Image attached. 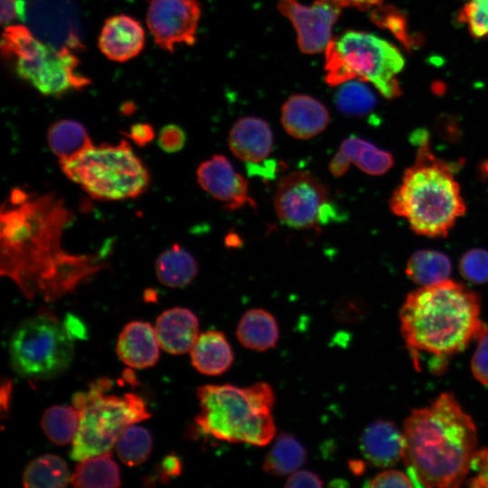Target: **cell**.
<instances>
[{
  "label": "cell",
  "mask_w": 488,
  "mask_h": 488,
  "mask_svg": "<svg viewBox=\"0 0 488 488\" xmlns=\"http://www.w3.org/2000/svg\"><path fill=\"white\" fill-rule=\"evenodd\" d=\"M72 218L53 194L14 188L1 210V273L29 299L53 301L99 272L100 256L70 254L61 235Z\"/></svg>",
  "instance_id": "obj_1"
},
{
  "label": "cell",
  "mask_w": 488,
  "mask_h": 488,
  "mask_svg": "<svg viewBox=\"0 0 488 488\" xmlns=\"http://www.w3.org/2000/svg\"><path fill=\"white\" fill-rule=\"evenodd\" d=\"M403 460L416 485L457 487L470 470L476 428L453 395L414 409L404 423Z\"/></svg>",
  "instance_id": "obj_2"
},
{
  "label": "cell",
  "mask_w": 488,
  "mask_h": 488,
  "mask_svg": "<svg viewBox=\"0 0 488 488\" xmlns=\"http://www.w3.org/2000/svg\"><path fill=\"white\" fill-rule=\"evenodd\" d=\"M480 298L464 285L446 279L411 292L400 309L401 333L412 351L446 357L464 350L483 324Z\"/></svg>",
  "instance_id": "obj_3"
},
{
  "label": "cell",
  "mask_w": 488,
  "mask_h": 488,
  "mask_svg": "<svg viewBox=\"0 0 488 488\" xmlns=\"http://www.w3.org/2000/svg\"><path fill=\"white\" fill-rule=\"evenodd\" d=\"M412 141L418 145L417 155L390 197V210L406 219L417 234L446 237L465 212L455 168L432 153L425 131L414 133Z\"/></svg>",
  "instance_id": "obj_4"
},
{
  "label": "cell",
  "mask_w": 488,
  "mask_h": 488,
  "mask_svg": "<svg viewBox=\"0 0 488 488\" xmlns=\"http://www.w3.org/2000/svg\"><path fill=\"white\" fill-rule=\"evenodd\" d=\"M200 412L195 418L204 434L230 443L264 446L275 436L272 409L276 397L267 382L241 388L208 384L197 389Z\"/></svg>",
  "instance_id": "obj_5"
},
{
  "label": "cell",
  "mask_w": 488,
  "mask_h": 488,
  "mask_svg": "<svg viewBox=\"0 0 488 488\" xmlns=\"http://www.w3.org/2000/svg\"><path fill=\"white\" fill-rule=\"evenodd\" d=\"M324 52L327 84L359 80L372 84L386 99L400 95L398 75L405 60L389 42L370 33L348 31L332 39Z\"/></svg>",
  "instance_id": "obj_6"
},
{
  "label": "cell",
  "mask_w": 488,
  "mask_h": 488,
  "mask_svg": "<svg viewBox=\"0 0 488 488\" xmlns=\"http://www.w3.org/2000/svg\"><path fill=\"white\" fill-rule=\"evenodd\" d=\"M110 386L108 379H99L87 392L72 398V405L80 412L79 429L70 451V457L76 461L110 453L129 426L151 417L145 401L134 393L121 397L104 394Z\"/></svg>",
  "instance_id": "obj_7"
},
{
  "label": "cell",
  "mask_w": 488,
  "mask_h": 488,
  "mask_svg": "<svg viewBox=\"0 0 488 488\" xmlns=\"http://www.w3.org/2000/svg\"><path fill=\"white\" fill-rule=\"evenodd\" d=\"M59 163L70 180L98 200L136 198L150 183L145 166L126 140L117 145H92L80 155Z\"/></svg>",
  "instance_id": "obj_8"
},
{
  "label": "cell",
  "mask_w": 488,
  "mask_h": 488,
  "mask_svg": "<svg viewBox=\"0 0 488 488\" xmlns=\"http://www.w3.org/2000/svg\"><path fill=\"white\" fill-rule=\"evenodd\" d=\"M74 338L53 315L40 314L21 322L9 342L11 366L27 379H52L70 367Z\"/></svg>",
  "instance_id": "obj_9"
},
{
  "label": "cell",
  "mask_w": 488,
  "mask_h": 488,
  "mask_svg": "<svg viewBox=\"0 0 488 488\" xmlns=\"http://www.w3.org/2000/svg\"><path fill=\"white\" fill-rule=\"evenodd\" d=\"M329 191L307 172H294L279 182L274 204L283 224L295 229H309L319 223L323 206L329 201Z\"/></svg>",
  "instance_id": "obj_10"
},
{
  "label": "cell",
  "mask_w": 488,
  "mask_h": 488,
  "mask_svg": "<svg viewBox=\"0 0 488 488\" xmlns=\"http://www.w3.org/2000/svg\"><path fill=\"white\" fill-rule=\"evenodd\" d=\"M79 63L77 56L68 47L55 50L44 44L34 57L17 60L15 71L42 94L58 97L90 83L88 78L76 72Z\"/></svg>",
  "instance_id": "obj_11"
},
{
  "label": "cell",
  "mask_w": 488,
  "mask_h": 488,
  "mask_svg": "<svg viewBox=\"0 0 488 488\" xmlns=\"http://www.w3.org/2000/svg\"><path fill=\"white\" fill-rule=\"evenodd\" d=\"M342 5L336 0H315L311 5L297 0H279L277 8L293 24L299 49L306 54L326 50L332 41V29Z\"/></svg>",
  "instance_id": "obj_12"
},
{
  "label": "cell",
  "mask_w": 488,
  "mask_h": 488,
  "mask_svg": "<svg viewBox=\"0 0 488 488\" xmlns=\"http://www.w3.org/2000/svg\"><path fill=\"white\" fill-rule=\"evenodd\" d=\"M200 16L197 0H150L146 23L155 43L174 52L178 43L195 42Z\"/></svg>",
  "instance_id": "obj_13"
},
{
  "label": "cell",
  "mask_w": 488,
  "mask_h": 488,
  "mask_svg": "<svg viewBox=\"0 0 488 488\" xmlns=\"http://www.w3.org/2000/svg\"><path fill=\"white\" fill-rule=\"evenodd\" d=\"M196 178L202 190L229 210H237L246 204L256 206L249 196L247 180L221 155H214L203 161L196 170Z\"/></svg>",
  "instance_id": "obj_14"
},
{
  "label": "cell",
  "mask_w": 488,
  "mask_h": 488,
  "mask_svg": "<svg viewBox=\"0 0 488 488\" xmlns=\"http://www.w3.org/2000/svg\"><path fill=\"white\" fill-rule=\"evenodd\" d=\"M145 32L141 23L131 16L117 14L104 23L99 38V47L111 61H126L142 51Z\"/></svg>",
  "instance_id": "obj_15"
},
{
  "label": "cell",
  "mask_w": 488,
  "mask_h": 488,
  "mask_svg": "<svg viewBox=\"0 0 488 488\" xmlns=\"http://www.w3.org/2000/svg\"><path fill=\"white\" fill-rule=\"evenodd\" d=\"M329 121L327 108L308 95H293L282 107V125L287 134L297 139L317 136L326 128Z\"/></svg>",
  "instance_id": "obj_16"
},
{
  "label": "cell",
  "mask_w": 488,
  "mask_h": 488,
  "mask_svg": "<svg viewBox=\"0 0 488 488\" xmlns=\"http://www.w3.org/2000/svg\"><path fill=\"white\" fill-rule=\"evenodd\" d=\"M155 330L164 351L183 354L191 352L199 336V320L188 308L173 307L157 317Z\"/></svg>",
  "instance_id": "obj_17"
},
{
  "label": "cell",
  "mask_w": 488,
  "mask_h": 488,
  "mask_svg": "<svg viewBox=\"0 0 488 488\" xmlns=\"http://www.w3.org/2000/svg\"><path fill=\"white\" fill-rule=\"evenodd\" d=\"M360 448L371 465L392 466L403 458L404 436L392 422L376 420L363 430Z\"/></svg>",
  "instance_id": "obj_18"
},
{
  "label": "cell",
  "mask_w": 488,
  "mask_h": 488,
  "mask_svg": "<svg viewBox=\"0 0 488 488\" xmlns=\"http://www.w3.org/2000/svg\"><path fill=\"white\" fill-rule=\"evenodd\" d=\"M159 346L155 330L149 323L133 321L121 331L117 343V353L129 367L145 369L157 362Z\"/></svg>",
  "instance_id": "obj_19"
},
{
  "label": "cell",
  "mask_w": 488,
  "mask_h": 488,
  "mask_svg": "<svg viewBox=\"0 0 488 488\" xmlns=\"http://www.w3.org/2000/svg\"><path fill=\"white\" fill-rule=\"evenodd\" d=\"M229 145L239 159L247 163H259L272 151L273 132L262 118L242 117L230 132Z\"/></svg>",
  "instance_id": "obj_20"
},
{
  "label": "cell",
  "mask_w": 488,
  "mask_h": 488,
  "mask_svg": "<svg viewBox=\"0 0 488 488\" xmlns=\"http://www.w3.org/2000/svg\"><path fill=\"white\" fill-rule=\"evenodd\" d=\"M191 361L202 374L217 376L231 367L234 353L222 332L209 330L199 334L191 350Z\"/></svg>",
  "instance_id": "obj_21"
},
{
  "label": "cell",
  "mask_w": 488,
  "mask_h": 488,
  "mask_svg": "<svg viewBox=\"0 0 488 488\" xmlns=\"http://www.w3.org/2000/svg\"><path fill=\"white\" fill-rule=\"evenodd\" d=\"M236 336L245 348L265 352L278 342V324L271 313L261 308L249 309L239 319Z\"/></svg>",
  "instance_id": "obj_22"
},
{
  "label": "cell",
  "mask_w": 488,
  "mask_h": 488,
  "mask_svg": "<svg viewBox=\"0 0 488 488\" xmlns=\"http://www.w3.org/2000/svg\"><path fill=\"white\" fill-rule=\"evenodd\" d=\"M194 257L179 244H174L157 257L155 270L158 281L169 287L188 286L198 274Z\"/></svg>",
  "instance_id": "obj_23"
},
{
  "label": "cell",
  "mask_w": 488,
  "mask_h": 488,
  "mask_svg": "<svg viewBox=\"0 0 488 488\" xmlns=\"http://www.w3.org/2000/svg\"><path fill=\"white\" fill-rule=\"evenodd\" d=\"M47 143L59 162L70 160L94 145L85 127L71 119L52 124L47 131Z\"/></svg>",
  "instance_id": "obj_24"
},
{
  "label": "cell",
  "mask_w": 488,
  "mask_h": 488,
  "mask_svg": "<svg viewBox=\"0 0 488 488\" xmlns=\"http://www.w3.org/2000/svg\"><path fill=\"white\" fill-rule=\"evenodd\" d=\"M70 483L80 488H108L120 486V472L110 453L97 455L79 461Z\"/></svg>",
  "instance_id": "obj_25"
},
{
  "label": "cell",
  "mask_w": 488,
  "mask_h": 488,
  "mask_svg": "<svg viewBox=\"0 0 488 488\" xmlns=\"http://www.w3.org/2000/svg\"><path fill=\"white\" fill-rule=\"evenodd\" d=\"M307 452L293 435L280 433L263 461V470L271 475H289L306 462Z\"/></svg>",
  "instance_id": "obj_26"
},
{
  "label": "cell",
  "mask_w": 488,
  "mask_h": 488,
  "mask_svg": "<svg viewBox=\"0 0 488 488\" xmlns=\"http://www.w3.org/2000/svg\"><path fill=\"white\" fill-rule=\"evenodd\" d=\"M70 482L67 463L59 455H42L26 465L23 484L27 488L65 487Z\"/></svg>",
  "instance_id": "obj_27"
},
{
  "label": "cell",
  "mask_w": 488,
  "mask_h": 488,
  "mask_svg": "<svg viewBox=\"0 0 488 488\" xmlns=\"http://www.w3.org/2000/svg\"><path fill=\"white\" fill-rule=\"evenodd\" d=\"M339 151L351 163L371 175H381L394 164L393 156L389 152L355 136L344 139Z\"/></svg>",
  "instance_id": "obj_28"
},
{
  "label": "cell",
  "mask_w": 488,
  "mask_h": 488,
  "mask_svg": "<svg viewBox=\"0 0 488 488\" xmlns=\"http://www.w3.org/2000/svg\"><path fill=\"white\" fill-rule=\"evenodd\" d=\"M452 265L443 252L422 249L414 252L406 266L407 276L419 286H428L447 279Z\"/></svg>",
  "instance_id": "obj_29"
},
{
  "label": "cell",
  "mask_w": 488,
  "mask_h": 488,
  "mask_svg": "<svg viewBox=\"0 0 488 488\" xmlns=\"http://www.w3.org/2000/svg\"><path fill=\"white\" fill-rule=\"evenodd\" d=\"M79 425L80 412L73 405L52 406L43 412L41 419L43 433L58 446L73 442Z\"/></svg>",
  "instance_id": "obj_30"
},
{
  "label": "cell",
  "mask_w": 488,
  "mask_h": 488,
  "mask_svg": "<svg viewBox=\"0 0 488 488\" xmlns=\"http://www.w3.org/2000/svg\"><path fill=\"white\" fill-rule=\"evenodd\" d=\"M153 446L150 432L140 426H129L120 436L116 451L123 464L137 466L148 458Z\"/></svg>",
  "instance_id": "obj_31"
},
{
  "label": "cell",
  "mask_w": 488,
  "mask_h": 488,
  "mask_svg": "<svg viewBox=\"0 0 488 488\" xmlns=\"http://www.w3.org/2000/svg\"><path fill=\"white\" fill-rule=\"evenodd\" d=\"M364 81L353 80L341 84L335 103L341 112L352 117H364L376 106V97Z\"/></svg>",
  "instance_id": "obj_32"
},
{
  "label": "cell",
  "mask_w": 488,
  "mask_h": 488,
  "mask_svg": "<svg viewBox=\"0 0 488 488\" xmlns=\"http://www.w3.org/2000/svg\"><path fill=\"white\" fill-rule=\"evenodd\" d=\"M43 45L26 27L12 25L3 33L1 52L6 59L28 60L38 54Z\"/></svg>",
  "instance_id": "obj_33"
},
{
  "label": "cell",
  "mask_w": 488,
  "mask_h": 488,
  "mask_svg": "<svg viewBox=\"0 0 488 488\" xmlns=\"http://www.w3.org/2000/svg\"><path fill=\"white\" fill-rule=\"evenodd\" d=\"M459 19L474 38H488V0H468Z\"/></svg>",
  "instance_id": "obj_34"
},
{
  "label": "cell",
  "mask_w": 488,
  "mask_h": 488,
  "mask_svg": "<svg viewBox=\"0 0 488 488\" xmlns=\"http://www.w3.org/2000/svg\"><path fill=\"white\" fill-rule=\"evenodd\" d=\"M461 275L466 280L474 284H483L488 281V250L473 249L466 251L459 262Z\"/></svg>",
  "instance_id": "obj_35"
},
{
  "label": "cell",
  "mask_w": 488,
  "mask_h": 488,
  "mask_svg": "<svg viewBox=\"0 0 488 488\" xmlns=\"http://www.w3.org/2000/svg\"><path fill=\"white\" fill-rule=\"evenodd\" d=\"M371 19L379 26L391 31L400 41L408 42L405 19L397 10L389 6L380 7L372 12Z\"/></svg>",
  "instance_id": "obj_36"
},
{
  "label": "cell",
  "mask_w": 488,
  "mask_h": 488,
  "mask_svg": "<svg viewBox=\"0 0 488 488\" xmlns=\"http://www.w3.org/2000/svg\"><path fill=\"white\" fill-rule=\"evenodd\" d=\"M477 338L478 346L472 359L471 369L478 381L488 385V327L483 326Z\"/></svg>",
  "instance_id": "obj_37"
},
{
  "label": "cell",
  "mask_w": 488,
  "mask_h": 488,
  "mask_svg": "<svg viewBox=\"0 0 488 488\" xmlns=\"http://www.w3.org/2000/svg\"><path fill=\"white\" fill-rule=\"evenodd\" d=\"M186 142V134L178 125L168 124L159 132L158 146L165 153L173 154L182 150Z\"/></svg>",
  "instance_id": "obj_38"
},
{
  "label": "cell",
  "mask_w": 488,
  "mask_h": 488,
  "mask_svg": "<svg viewBox=\"0 0 488 488\" xmlns=\"http://www.w3.org/2000/svg\"><path fill=\"white\" fill-rule=\"evenodd\" d=\"M470 469L477 474L469 480L467 485L471 487H488V448L475 451L470 462Z\"/></svg>",
  "instance_id": "obj_39"
},
{
  "label": "cell",
  "mask_w": 488,
  "mask_h": 488,
  "mask_svg": "<svg viewBox=\"0 0 488 488\" xmlns=\"http://www.w3.org/2000/svg\"><path fill=\"white\" fill-rule=\"evenodd\" d=\"M411 479L398 470H386L374 476L368 483L369 487H412Z\"/></svg>",
  "instance_id": "obj_40"
},
{
  "label": "cell",
  "mask_w": 488,
  "mask_h": 488,
  "mask_svg": "<svg viewBox=\"0 0 488 488\" xmlns=\"http://www.w3.org/2000/svg\"><path fill=\"white\" fill-rule=\"evenodd\" d=\"M438 136L450 144H457L463 136L462 129L456 119L451 116H441L436 124Z\"/></svg>",
  "instance_id": "obj_41"
},
{
  "label": "cell",
  "mask_w": 488,
  "mask_h": 488,
  "mask_svg": "<svg viewBox=\"0 0 488 488\" xmlns=\"http://www.w3.org/2000/svg\"><path fill=\"white\" fill-rule=\"evenodd\" d=\"M123 135L137 146L144 147L154 140L155 132L153 126L148 123H136L131 125L127 132H123Z\"/></svg>",
  "instance_id": "obj_42"
},
{
  "label": "cell",
  "mask_w": 488,
  "mask_h": 488,
  "mask_svg": "<svg viewBox=\"0 0 488 488\" xmlns=\"http://www.w3.org/2000/svg\"><path fill=\"white\" fill-rule=\"evenodd\" d=\"M323 480L318 474L309 470H297L289 474L285 487H322Z\"/></svg>",
  "instance_id": "obj_43"
},
{
  "label": "cell",
  "mask_w": 488,
  "mask_h": 488,
  "mask_svg": "<svg viewBox=\"0 0 488 488\" xmlns=\"http://www.w3.org/2000/svg\"><path fill=\"white\" fill-rule=\"evenodd\" d=\"M350 164V160L338 151L329 164V171L334 177H341L348 171Z\"/></svg>",
  "instance_id": "obj_44"
},
{
  "label": "cell",
  "mask_w": 488,
  "mask_h": 488,
  "mask_svg": "<svg viewBox=\"0 0 488 488\" xmlns=\"http://www.w3.org/2000/svg\"><path fill=\"white\" fill-rule=\"evenodd\" d=\"M15 18H18L17 0H1V24H8Z\"/></svg>",
  "instance_id": "obj_45"
},
{
  "label": "cell",
  "mask_w": 488,
  "mask_h": 488,
  "mask_svg": "<svg viewBox=\"0 0 488 488\" xmlns=\"http://www.w3.org/2000/svg\"><path fill=\"white\" fill-rule=\"evenodd\" d=\"M181 468V461L175 455H169L163 462V469L166 476L178 475Z\"/></svg>",
  "instance_id": "obj_46"
},
{
  "label": "cell",
  "mask_w": 488,
  "mask_h": 488,
  "mask_svg": "<svg viewBox=\"0 0 488 488\" xmlns=\"http://www.w3.org/2000/svg\"><path fill=\"white\" fill-rule=\"evenodd\" d=\"M64 325L73 338L84 336L85 334V328L80 323L79 319L72 315L68 316Z\"/></svg>",
  "instance_id": "obj_47"
},
{
  "label": "cell",
  "mask_w": 488,
  "mask_h": 488,
  "mask_svg": "<svg viewBox=\"0 0 488 488\" xmlns=\"http://www.w3.org/2000/svg\"><path fill=\"white\" fill-rule=\"evenodd\" d=\"M343 7H356L359 9H368L378 5L382 0H336Z\"/></svg>",
  "instance_id": "obj_48"
},
{
  "label": "cell",
  "mask_w": 488,
  "mask_h": 488,
  "mask_svg": "<svg viewBox=\"0 0 488 488\" xmlns=\"http://www.w3.org/2000/svg\"><path fill=\"white\" fill-rule=\"evenodd\" d=\"M11 387H12V384H11V381L10 380H6L5 383H3L2 385V389H1V404H2V407H3V410L6 408L7 407V403H8V399H9V396L11 394Z\"/></svg>",
  "instance_id": "obj_49"
},
{
  "label": "cell",
  "mask_w": 488,
  "mask_h": 488,
  "mask_svg": "<svg viewBox=\"0 0 488 488\" xmlns=\"http://www.w3.org/2000/svg\"><path fill=\"white\" fill-rule=\"evenodd\" d=\"M478 173L483 181L488 180V159L482 162L478 166Z\"/></svg>",
  "instance_id": "obj_50"
},
{
  "label": "cell",
  "mask_w": 488,
  "mask_h": 488,
  "mask_svg": "<svg viewBox=\"0 0 488 488\" xmlns=\"http://www.w3.org/2000/svg\"><path fill=\"white\" fill-rule=\"evenodd\" d=\"M350 468L352 469V471L354 473V474H357V473H361L362 472V463L361 462H357V461H354V462H351L350 463Z\"/></svg>",
  "instance_id": "obj_51"
},
{
  "label": "cell",
  "mask_w": 488,
  "mask_h": 488,
  "mask_svg": "<svg viewBox=\"0 0 488 488\" xmlns=\"http://www.w3.org/2000/svg\"><path fill=\"white\" fill-rule=\"evenodd\" d=\"M135 109V106L133 104H131L130 102L128 103H126L122 106V112L124 114H130L131 112H133Z\"/></svg>",
  "instance_id": "obj_52"
}]
</instances>
